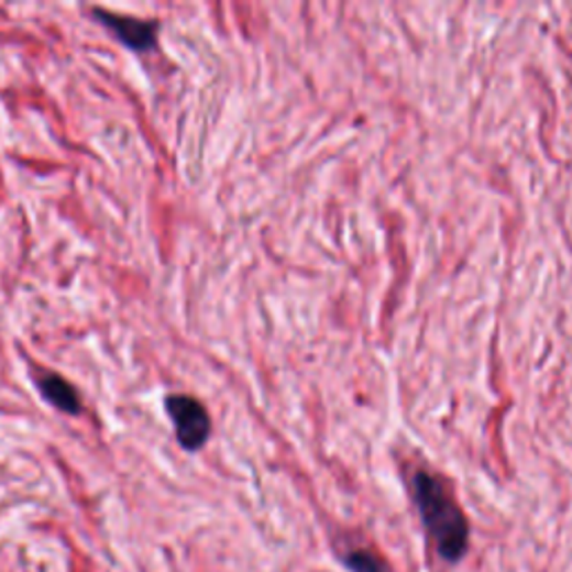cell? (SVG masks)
I'll return each mask as SVG.
<instances>
[{
	"label": "cell",
	"instance_id": "cell-1",
	"mask_svg": "<svg viewBox=\"0 0 572 572\" xmlns=\"http://www.w3.org/2000/svg\"><path fill=\"white\" fill-rule=\"evenodd\" d=\"M411 492L420 519L435 539L439 554L446 561H461L468 552L470 530L465 515L461 513L454 496L446 490V485L429 472H416L411 479Z\"/></svg>",
	"mask_w": 572,
	"mask_h": 572
},
{
	"label": "cell",
	"instance_id": "cell-2",
	"mask_svg": "<svg viewBox=\"0 0 572 572\" xmlns=\"http://www.w3.org/2000/svg\"><path fill=\"white\" fill-rule=\"evenodd\" d=\"M166 411L175 425L177 441L184 450H199L210 437V416L206 407L186 394H173L166 398Z\"/></svg>",
	"mask_w": 572,
	"mask_h": 572
},
{
	"label": "cell",
	"instance_id": "cell-3",
	"mask_svg": "<svg viewBox=\"0 0 572 572\" xmlns=\"http://www.w3.org/2000/svg\"><path fill=\"white\" fill-rule=\"evenodd\" d=\"M92 16L108 28L125 47L134 52H151L157 47V21H143L136 16H123L108 10H92Z\"/></svg>",
	"mask_w": 572,
	"mask_h": 572
},
{
	"label": "cell",
	"instance_id": "cell-4",
	"mask_svg": "<svg viewBox=\"0 0 572 572\" xmlns=\"http://www.w3.org/2000/svg\"><path fill=\"white\" fill-rule=\"evenodd\" d=\"M36 387L41 389L43 398L50 405H54L56 409H61L65 414H75V416L81 414V398H79L75 385L67 383L63 376L45 372V374L36 376Z\"/></svg>",
	"mask_w": 572,
	"mask_h": 572
},
{
	"label": "cell",
	"instance_id": "cell-5",
	"mask_svg": "<svg viewBox=\"0 0 572 572\" xmlns=\"http://www.w3.org/2000/svg\"><path fill=\"white\" fill-rule=\"evenodd\" d=\"M342 561L353 572H389L387 563L370 550H351L342 557Z\"/></svg>",
	"mask_w": 572,
	"mask_h": 572
}]
</instances>
